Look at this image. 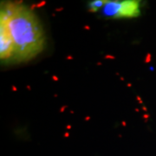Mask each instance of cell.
<instances>
[{
    "label": "cell",
    "mask_w": 156,
    "mask_h": 156,
    "mask_svg": "<svg viewBox=\"0 0 156 156\" xmlns=\"http://www.w3.org/2000/svg\"><path fill=\"white\" fill-rule=\"evenodd\" d=\"M102 14L110 18H133L140 14V2L136 0L107 1Z\"/></svg>",
    "instance_id": "2"
},
{
    "label": "cell",
    "mask_w": 156,
    "mask_h": 156,
    "mask_svg": "<svg viewBox=\"0 0 156 156\" xmlns=\"http://www.w3.org/2000/svg\"><path fill=\"white\" fill-rule=\"evenodd\" d=\"M14 44L13 59L26 62L40 54L44 47V34L37 16L21 4H5L1 8Z\"/></svg>",
    "instance_id": "1"
},
{
    "label": "cell",
    "mask_w": 156,
    "mask_h": 156,
    "mask_svg": "<svg viewBox=\"0 0 156 156\" xmlns=\"http://www.w3.org/2000/svg\"><path fill=\"white\" fill-rule=\"evenodd\" d=\"M14 44L9 30L8 23L4 16L0 15V57L2 61L13 59Z\"/></svg>",
    "instance_id": "3"
},
{
    "label": "cell",
    "mask_w": 156,
    "mask_h": 156,
    "mask_svg": "<svg viewBox=\"0 0 156 156\" xmlns=\"http://www.w3.org/2000/svg\"><path fill=\"white\" fill-rule=\"evenodd\" d=\"M107 0H93L89 2L88 9L89 12H97L101 9H103L104 5H106Z\"/></svg>",
    "instance_id": "4"
}]
</instances>
